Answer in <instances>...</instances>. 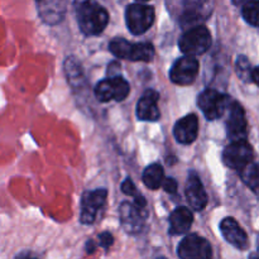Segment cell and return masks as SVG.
Instances as JSON below:
<instances>
[{
	"label": "cell",
	"mask_w": 259,
	"mask_h": 259,
	"mask_svg": "<svg viewBox=\"0 0 259 259\" xmlns=\"http://www.w3.org/2000/svg\"><path fill=\"white\" fill-rule=\"evenodd\" d=\"M235 68H237V75L239 76L240 80L244 82H250L253 80V68L250 67L249 61L245 56H239L237 58Z\"/></svg>",
	"instance_id": "22"
},
{
	"label": "cell",
	"mask_w": 259,
	"mask_h": 259,
	"mask_svg": "<svg viewBox=\"0 0 259 259\" xmlns=\"http://www.w3.org/2000/svg\"><path fill=\"white\" fill-rule=\"evenodd\" d=\"M24 259H37V258H30V257H28V258H24Z\"/></svg>",
	"instance_id": "29"
},
{
	"label": "cell",
	"mask_w": 259,
	"mask_h": 259,
	"mask_svg": "<svg viewBox=\"0 0 259 259\" xmlns=\"http://www.w3.org/2000/svg\"><path fill=\"white\" fill-rule=\"evenodd\" d=\"M154 8L151 5L134 3L125 10L126 27L133 34L139 35L146 33L154 22Z\"/></svg>",
	"instance_id": "4"
},
{
	"label": "cell",
	"mask_w": 259,
	"mask_h": 259,
	"mask_svg": "<svg viewBox=\"0 0 259 259\" xmlns=\"http://www.w3.org/2000/svg\"><path fill=\"white\" fill-rule=\"evenodd\" d=\"M148 212L146 207L138 206L134 202L124 201L120 205V224L129 234H138L143 229Z\"/></svg>",
	"instance_id": "9"
},
{
	"label": "cell",
	"mask_w": 259,
	"mask_h": 259,
	"mask_svg": "<svg viewBox=\"0 0 259 259\" xmlns=\"http://www.w3.org/2000/svg\"><path fill=\"white\" fill-rule=\"evenodd\" d=\"M76 15L78 27L86 35L100 34L109 23V14L105 8L94 2L76 3Z\"/></svg>",
	"instance_id": "1"
},
{
	"label": "cell",
	"mask_w": 259,
	"mask_h": 259,
	"mask_svg": "<svg viewBox=\"0 0 259 259\" xmlns=\"http://www.w3.org/2000/svg\"><path fill=\"white\" fill-rule=\"evenodd\" d=\"M220 230L223 237L225 238L229 244L238 249H247L248 248V237L247 233L239 227L237 220L233 218H225L220 223Z\"/></svg>",
	"instance_id": "14"
},
{
	"label": "cell",
	"mask_w": 259,
	"mask_h": 259,
	"mask_svg": "<svg viewBox=\"0 0 259 259\" xmlns=\"http://www.w3.org/2000/svg\"><path fill=\"white\" fill-rule=\"evenodd\" d=\"M108 192L106 190H94L88 191L81 197V215L80 222L82 224H93L100 207L105 202Z\"/></svg>",
	"instance_id": "12"
},
{
	"label": "cell",
	"mask_w": 259,
	"mask_h": 259,
	"mask_svg": "<svg viewBox=\"0 0 259 259\" xmlns=\"http://www.w3.org/2000/svg\"><path fill=\"white\" fill-rule=\"evenodd\" d=\"M253 81L259 86V66L253 70Z\"/></svg>",
	"instance_id": "27"
},
{
	"label": "cell",
	"mask_w": 259,
	"mask_h": 259,
	"mask_svg": "<svg viewBox=\"0 0 259 259\" xmlns=\"http://www.w3.org/2000/svg\"><path fill=\"white\" fill-rule=\"evenodd\" d=\"M95 250H96L95 242L89 240V242L86 243V252H88V254H93V253H95Z\"/></svg>",
	"instance_id": "26"
},
{
	"label": "cell",
	"mask_w": 259,
	"mask_h": 259,
	"mask_svg": "<svg viewBox=\"0 0 259 259\" xmlns=\"http://www.w3.org/2000/svg\"><path fill=\"white\" fill-rule=\"evenodd\" d=\"M158 259H166V258H163V257H161V258H158Z\"/></svg>",
	"instance_id": "31"
},
{
	"label": "cell",
	"mask_w": 259,
	"mask_h": 259,
	"mask_svg": "<svg viewBox=\"0 0 259 259\" xmlns=\"http://www.w3.org/2000/svg\"><path fill=\"white\" fill-rule=\"evenodd\" d=\"M258 249H259V238H258Z\"/></svg>",
	"instance_id": "30"
},
{
	"label": "cell",
	"mask_w": 259,
	"mask_h": 259,
	"mask_svg": "<svg viewBox=\"0 0 259 259\" xmlns=\"http://www.w3.org/2000/svg\"><path fill=\"white\" fill-rule=\"evenodd\" d=\"M243 18L250 25L259 27V2H248L243 5Z\"/></svg>",
	"instance_id": "21"
},
{
	"label": "cell",
	"mask_w": 259,
	"mask_h": 259,
	"mask_svg": "<svg viewBox=\"0 0 259 259\" xmlns=\"http://www.w3.org/2000/svg\"><path fill=\"white\" fill-rule=\"evenodd\" d=\"M129 91L131 86L120 76L105 78L95 86V96L101 103L111 100L123 101L129 95Z\"/></svg>",
	"instance_id": "7"
},
{
	"label": "cell",
	"mask_w": 259,
	"mask_h": 259,
	"mask_svg": "<svg viewBox=\"0 0 259 259\" xmlns=\"http://www.w3.org/2000/svg\"><path fill=\"white\" fill-rule=\"evenodd\" d=\"M109 50L115 57L129 61L151 62L154 57V47L151 43H133L124 38H115L109 45Z\"/></svg>",
	"instance_id": "2"
},
{
	"label": "cell",
	"mask_w": 259,
	"mask_h": 259,
	"mask_svg": "<svg viewBox=\"0 0 259 259\" xmlns=\"http://www.w3.org/2000/svg\"><path fill=\"white\" fill-rule=\"evenodd\" d=\"M185 191H186L187 201L191 205L192 209L197 210V211L205 209L207 204V195L197 175H190Z\"/></svg>",
	"instance_id": "16"
},
{
	"label": "cell",
	"mask_w": 259,
	"mask_h": 259,
	"mask_svg": "<svg viewBox=\"0 0 259 259\" xmlns=\"http://www.w3.org/2000/svg\"><path fill=\"white\" fill-rule=\"evenodd\" d=\"M240 177L250 190L259 194V163L252 162L249 166L240 171Z\"/></svg>",
	"instance_id": "20"
},
{
	"label": "cell",
	"mask_w": 259,
	"mask_h": 259,
	"mask_svg": "<svg viewBox=\"0 0 259 259\" xmlns=\"http://www.w3.org/2000/svg\"><path fill=\"white\" fill-rule=\"evenodd\" d=\"M197 133H199V120L195 114H189L175 124L174 134L179 143L191 144L197 138Z\"/></svg>",
	"instance_id": "15"
},
{
	"label": "cell",
	"mask_w": 259,
	"mask_h": 259,
	"mask_svg": "<svg viewBox=\"0 0 259 259\" xmlns=\"http://www.w3.org/2000/svg\"><path fill=\"white\" fill-rule=\"evenodd\" d=\"M121 191H123L125 195H129V196L133 197L134 204H137L138 206H142V207H147L146 199L139 194L136 185H134V182L132 181L131 179H125V181L121 184Z\"/></svg>",
	"instance_id": "23"
},
{
	"label": "cell",
	"mask_w": 259,
	"mask_h": 259,
	"mask_svg": "<svg viewBox=\"0 0 259 259\" xmlns=\"http://www.w3.org/2000/svg\"><path fill=\"white\" fill-rule=\"evenodd\" d=\"M253 148L247 141L233 142L225 147L223 152V162L229 168L243 171L252 163Z\"/></svg>",
	"instance_id": "6"
},
{
	"label": "cell",
	"mask_w": 259,
	"mask_h": 259,
	"mask_svg": "<svg viewBox=\"0 0 259 259\" xmlns=\"http://www.w3.org/2000/svg\"><path fill=\"white\" fill-rule=\"evenodd\" d=\"M249 259H259V258L258 257H250Z\"/></svg>",
	"instance_id": "28"
},
{
	"label": "cell",
	"mask_w": 259,
	"mask_h": 259,
	"mask_svg": "<svg viewBox=\"0 0 259 259\" xmlns=\"http://www.w3.org/2000/svg\"><path fill=\"white\" fill-rule=\"evenodd\" d=\"M227 133L228 138L233 142H243L247 138V119L244 109L238 101L233 100L228 109Z\"/></svg>",
	"instance_id": "10"
},
{
	"label": "cell",
	"mask_w": 259,
	"mask_h": 259,
	"mask_svg": "<svg viewBox=\"0 0 259 259\" xmlns=\"http://www.w3.org/2000/svg\"><path fill=\"white\" fill-rule=\"evenodd\" d=\"M164 172L161 164L153 163L147 167L143 172V182L148 189L157 190L163 185Z\"/></svg>",
	"instance_id": "19"
},
{
	"label": "cell",
	"mask_w": 259,
	"mask_h": 259,
	"mask_svg": "<svg viewBox=\"0 0 259 259\" xmlns=\"http://www.w3.org/2000/svg\"><path fill=\"white\" fill-rule=\"evenodd\" d=\"M37 7L39 17L48 24H57L65 17L66 4L63 2H40L37 3Z\"/></svg>",
	"instance_id": "18"
},
{
	"label": "cell",
	"mask_w": 259,
	"mask_h": 259,
	"mask_svg": "<svg viewBox=\"0 0 259 259\" xmlns=\"http://www.w3.org/2000/svg\"><path fill=\"white\" fill-rule=\"evenodd\" d=\"M211 46V34L205 25H196L181 35L179 40V47L185 56L202 55Z\"/></svg>",
	"instance_id": "3"
},
{
	"label": "cell",
	"mask_w": 259,
	"mask_h": 259,
	"mask_svg": "<svg viewBox=\"0 0 259 259\" xmlns=\"http://www.w3.org/2000/svg\"><path fill=\"white\" fill-rule=\"evenodd\" d=\"M158 99L159 94L156 90H149L144 91L143 95L141 96L137 105V116L139 120L143 121H156L158 120L161 113L158 109Z\"/></svg>",
	"instance_id": "13"
},
{
	"label": "cell",
	"mask_w": 259,
	"mask_h": 259,
	"mask_svg": "<svg viewBox=\"0 0 259 259\" xmlns=\"http://www.w3.org/2000/svg\"><path fill=\"white\" fill-rule=\"evenodd\" d=\"M99 242H100V245L104 248V249L108 250L109 247L113 245L114 238L109 232H104L101 233V234H99Z\"/></svg>",
	"instance_id": "24"
},
{
	"label": "cell",
	"mask_w": 259,
	"mask_h": 259,
	"mask_svg": "<svg viewBox=\"0 0 259 259\" xmlns=\"http://www.w3.org/2000/svg\"><path fill=\"white\" fill-rule=\"evenodd\" d=\"M232 99L219 91L207 89L202 91L197 99V105L204 111L205 116L209 120H215L224 115L232 104Z\"/></svg>",
	"instance_id": "5"
},
{
	"label": "cell",
	"mask_w": 259,
	"mask_h": 259,
	"mask_svg": "<svg viewBox=\"0 0 259 259\" xmlns=\"http://www.w3.org/2000/svg\"><path fill=\"white\" fill-rule=\"evenodd\" d=\"M197 73H199V61L195 57L184 56L172 66L169 78L177 85H190L195 81Z\"/></svg>",
	"instance_id": "11"
},
{
	"label": "cell",
	"mask_w": 259,
	"mask_h": 259,
	"mask_svg": "<svg viewBox=\"0 0 259 259\" xmlns=\"http://www.w3.org/2000/svg\"><path fill=\"white\" fill-rule=\"evenodd\" d=\"M162 187H163L164 191L168 192V194H176V192H177L176 180L171 179V177H167V179H164Z\"/></svg>",
	"instance_id": "25"
},
{
	"label": "cell",
	"mask_w": 259,
	"mask_h": 259,
	"mask_svg": "<svg viewBox=\"0 0 259 259\" xmlns=\"http://www.w3.org/2000/svg\"><path fill=\"white\" fill-rule=\"evenodd\" d=\"M192 222H194V215L187 207H177L169 217V234H186L191 228Z\"/></svg>",
	"instance_id": "17"
},
{
	"label": "cell",
	"mask_w": 259,
	"mask_h": 259,
	"mask_svg": "<svg viewBox=\"0 0 259 259\" xmlns=\"http://www.w3.org/2000/svg\"><path fill=\"white\" fill-rule=\"evenodd\" d=\"M177 253L181 259H211L212 248L205 238L196 234L185 237L177 248Z\"/></svg>",
	"instance_id": "8"
}]
</instances>
